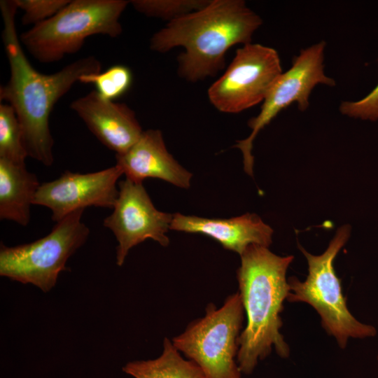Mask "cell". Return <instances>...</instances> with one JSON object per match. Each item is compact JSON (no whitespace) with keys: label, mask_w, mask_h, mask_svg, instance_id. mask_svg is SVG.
Instances as JSON below:
<instances>
[{"label":"cell","mask_w":378,"mask_h":378,"mask_svg":"<svg viewBox=\"0 0 378 378\" xmlns=\"http://www.w3.org/2000/svg\"><path fill=\"white\" fill-rule=\"evenodd\" d=\"M160 356L127 363L122 370L134 378H206L192 360L183 358L172 342L165 337Z\"/></svg>","instance_id":"cell-16"},{"label":"cell","mask_w":378,"mask_h":378,"mask_svg":"<svg viewBox=\"0 0 378 378\" xmlns=\"http://www.w3.org/2000/svg\"><path fill=\"white\" fill-rule=\"evenodd\" d=\"M170 229L209 236L240 255L251 244L268 248L272 242L273 230L255 214L220 219L176 213L173 214Z\"/></svg>","instance_id":"cell-14"},{"label":"cell","mask_w":378,"mask_h":378,"mask_svg":"<svg viewBox=\"0 0 378 378\" xmlns=\"http://www.w3.org/2000/svg\"><path fill=\"white\" fill-rule=\"evenodd\" d=\"M377 362H378V355H377Z\"/></svg>","instance_id":"cell-22"},{"label":"cell","mask_w":378,"mask_h":378,"mask_svg":"<svg viewBox=\"0 0 378 378\" xmlns=\"http://www.w3.org/2000/svg\"><path fill=\"white\" fill-rule=\"evenodd\" d=\"M70 108L95 137L116 154L128 150L144 132L127 104L106 99L96 90L75 99Z\"/></svg>","instance_id":"cell-12"},{"label":"cell","mask_w":378,"mask_h":378,"mask_svg":"<svg viewBox=\"0 0 378 378\" xmlns=\"http://www.w3.org/2000/svg\"><path fill=\"white\" fill-rule=\"evenodd\" d=\"M240 257L237 276L246 325L239 336L237 362L241 373L249 375L273 349L281 358L290 356L280 332L281 314L289 293L286 273L294 256H280L267 247L251 244Z\"/></svg>","instance_id":"cell-3"},{"label":"cell","mask_w":378,"mask_h":378,"mask_svg":"<svg viewBox=\"0 0 378 378\" xmlns=\"http://www.w3.org/2000/svg\"><path fill=\"white\" fill-rule=\"evenodd\" d=\"M339 110L342 115L352 118L378 121V83L362 99L357 101L342 102Z\"/></svg>","instance_id":"cell-21"},{"label":"cell","mask_w":378,"mask_h":378,"mask_svg":"<svg viewBox=\"0 0 378 378\" xmlns=\"http://www.w3.org/2000/svg\"><path fill=\"white\" fill-rule=\"evenodd\" d=\"M326 42L321 41L302 49L293 60L291 67L282 73L276 80L262 102L258 115L248 122L251 129L245 139L237 141L234 147L243 155L244 169L253 176V143L259 133L282 110L293 103L298 109L305 111L309 105V96L318 84L333 87L335 80L327 76L324 71Z\"/></svg>","instance_id":"cell-8"},{"label":"cell","mask_w":378,"mask_h":378,"mask_svg":"<svg viewBox=\"0 0 378 378\" xmlns=\"http://www.w3.org/2000/svg\"><path fill=\"white\" fill-rule=\"evenodd\" d=\"M131 70L122 64L113 65L104 72L83 76L79 82L93 84L96 91L104 98L114 101L122 96L132 83Z\"/></svg>","instance_id":"cell-18"},{"label":"cell","mask_w":378,"mask_h":378,"mask_svg":"<svg viewBox=\"0 0 378 378\" xmlns=\"http://www.w3.org/2000/svg\"><path fill=\"white\" fill-rule=\"evenodd\" d=\"M18 8L23 11L22 23L33 26L55 15L69 0H15Z\"/></svg>","instance_id":"cell-20"},{"label":"cell","mask_w":378,"mask_h":378,"mask_svg":"<svg viewBox=\"0 0 378 378\" xmlns=\"http://www.w3.org/2000/svg\"><path fill=\"white\" fill-rule=\"evenodd\" d=\"M207 0H133L130 4L138 12L168 22L205 7Z\"/></svg>","instance_id":"cell-19"},{"label":"cell","mask_w":378,"mask_h":378,"mask_svg":"<svg viewBox=\"0 0 378 378\" xmlns=\"http://www.w3.org/2000/svg\"><path fill=\"white\" fill-rule=\"evenodd\" d=\"M261 18L242 0H211L203 8L168 22L154 34L151 50L166 52L182 46L178 73L188 81L214 76L225 67L227 51L251 43Z\"/></svg>","instance_id":"cell-2"},{"label":"cell","mask_w":378,"mask_h":378,"mask_svg":"<svg viewBox=\"0 0 378 378\" xmlns=\"http://www.w3.org/2000/svg\"><path fill=\"white\" fill-rule=\"evenodd\" d=\"M27 152L17 115L11 106L0 104V158L15 163H25Z\"/></svg>","instance_id":"cell-17"},{"label":"cell","mask_w":378,"mask_h":378,"mask_svg":"<svg viewBox=\"0 0 378 378\" xmlns=\"http://www.w3.org/2000/svg\"><path fill=\"white\" fill-rule=\"evenodd\" d=\"M124 0H73L52 18L22 33L20 40L38 62L52 63L77 52L85 40L102 34L111 38L122 31Z\"/></svg>","instance_id":"cell-5"},{"label":"cell","mask_w":378,"mask_h":378,"mask_svg":"<svg viewBox=\"0 0 378 378\" xmlns=\"http://www.w3.org/2000/svg\"><path fill=\"white\" fill-rule=\"evenodd\" d=\"M18 9L15 0L0 1L4 24L1 38L10 67L8 81L0 88V100L15 111L28 156L50 167L54 162V139L49 126L50 113L83 76L100 72L102 64L95 57L88 56L52 74L38 72L26 57L18 35Z\"/></svg>","instance_id":"cell-1"},{"label":"cell","mask_w":378,"mask_h":378,"mask_svg":"<svg viewBox=\"0 0 378 378\" xmlns=\"http://www.w3.org/2000/svg\"><path fill=\"white\" fill-rule=\"evenodd\" d=\"M41 183L25 163L0 158V218L27 226L30 209Z\"/></svg>","instance_id":"cell-15"},{"label":"cell","mask_w":378,"mask_h":378,"mask_svg":"<svg viewBox=\"0 0 378 378\" xmlns=\"http://www.w3.org/2000/svg\"><path fill=\"white\" fill-rule=\"evenodd\" d=\"M351 235V227H339L326 251L314 255L298 244L308 265L304 281L295 276L288 279L289 302H304L312 307L321 318L323 328L332 337L341 349L347 346L349 340L365 339L377 335V329L355 318L349 311L343 295L340 279L337 276L333 262Z\"/></svg>","instance_id":"cell-4"},{"label":"cell","mask_w":378,"mask_h":378,"mask_svg":"<svg viewBox=\"0 0 378 378\" xmlns=\"http://www.w3.org/2000/svg\"><path fill=\"white\" fill-rule=\"evenodd\" d=\"M282 73L275 49L247 43L236 50L227 70L209 88V101L220 112L239 113L263 102Z\"/></svg>","instance_id":"cell-9"},{"label":"cell","mask_w":378,"mask_h":378,"mask_svg":"<svg viewBox=\"0 0 378 378\" xmlns=\"http://www.w3.org/2000/svg\"><path fill=\"white\" fill-rule=\"evenodd\" d=\"M244 312L239 292L228 296L220 308L210 303L205 316L189 323L172 343L206 378H241L237 356Z\"/></svg>","instance_id":"cell-6"},{"label":"cell","mask_w":378,"mask_h":378,"mask_svg":"<svg viewBox=\"0 0 378 378\" xmlns=\"http://www.w3.org/2000/svg\"><path fill=\"white\" fill-rule=\"evenodd\" d=\"M115 159L126 178L134 182L153 178L181 188L190 187L192 174L168 152L160 130L144 131L128 150L116 154Z\"/></svg>","instance_id":"cell-13"},{"label":"cell","mask_w":378,"mask_h":378,"mask_svg":"<svg viewBox=\"0 0 378 378\" xmlns=\"http://www.w3.org/2000/svg\"><path fill=\"white\" fill-rule=\"evenodd\" d=\"M85 209L57 222L46 236L33 242L0 248V275L43 292L56 284L68 259L88 240L90 230L82 221Z\"/></svg>","instance_id":"cell-7"},{"label":"cell","mask_w":378,"mask_h":378,"mask_svg":"<svg viewBox=\"0 0 378 378\" xmlns=\"http://www.w3.org/2000/svg\"><path fill=\"white\" fill-rule=\"evenodd\" d=\"M122 174L117 164L86 174L65 171L57 178L41 183L33 205L48 208L55 223L88 206L113 209L119 192L117 182Z\"/></svg>","instance_id":"cell-11"},{"label":"cell","mask_w":378,"mask_h":378,"mask_svg":"<svg viewBox=\"0 0 378 378\" xmlns=\"http://www.w3.org/2000/svg\"><path fill=\"white\" fill-rule=\"evenodd\" d=\"M118 196L113 212L103 225L115 237L116 264L122 266L134 246L150 239L163 246L169 243L167 232L173 215L158 210L142 183L125 178L118 183Z\"/></svg>","instance_id":"cell-10"}]
</instances>
